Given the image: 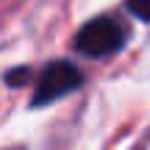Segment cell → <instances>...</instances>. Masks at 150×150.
I'll return each instance as SVG.
<instances>
[{"label":"cell","mask_w":150,"mask_h":150,"mask_svg":"<svg viewBox=\"0 0 150 150\" xmlns=\"http://www.w3.org/2000/svg\"><path fill=\"white\" fill-rule=\"evenodd\" d=\"M83 83V75L75 64L70 61H50L47 67L39 75V83L33 89V97H31V106H47V103L59 100V97L75 92L78 86Z\"/></svg>","instance_id":"1"},{"label":"cell","mask_w":150,"mask_h":150,"mask_svg":"<svg viewBox=\"0 0 150 150\" xmlns=\"http://www.w3.org/2000/svg\"><path fill=\"white\" fill-rule=\"evenodd\" d=\"M122 39H125V33L114 20L97 17V20L86 22L78 31L75 47H78L81 53L92 56V59H100V56H108V53H114V50H120L122 47Z\"/></svg>","instance_id":"2"},{"label":"cell","mask_w":150,"mask_h":150,"mask_svg":"<svg viewBox=\"0 0 150 150\" xmlns=\"http://www.w3.org/2000/svg\"><path fill=\"white\" fill-rule=\"evenodd\" d=\"M128 8H131V14H134V17L150 22V0H128Z\"/></svg>","instance_id":"3"}]
</instances>
